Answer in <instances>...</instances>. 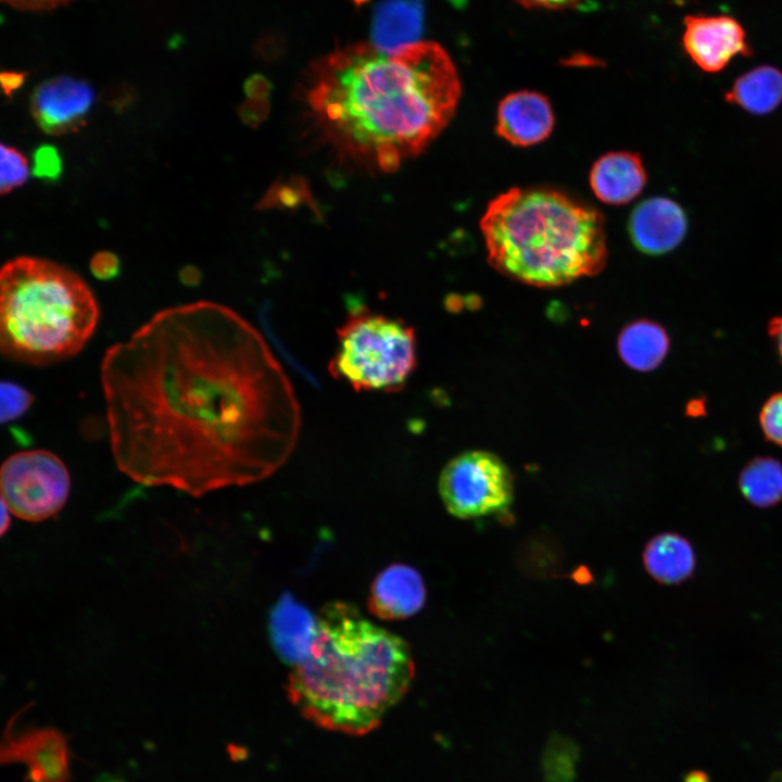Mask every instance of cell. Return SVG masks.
<instances>
[{"instance_id":"6da1fadb","label":"cell","mask_w":782,"mask_h":782,"mask_svg":"<svg viewBox=\"0 0 782 782\" xmlns=\"http://www.w3.org/2000/svg\"><path fill=\"white\" fill-rule=\"evenodd\" d=\"M111 452L137 483L191 496L263 480L291 456L301 411L261 333L228 306L155 313L100 365Z\"/></svg>"},{"instance_id":"7a4b0ae2","label":"cell","mask_w":782,"mask_h":782,"mask_svg":"<svg viewBox=\"0 0 782 782\" xmlns=\"http://www.w3.org/2000/svg\"><path fill=\"white\" fill-rule=\"evenodd\" d=\"M302 90L314 125L341 156L392 173L447 125L461 85L438 43L386 54L357 42L313 61Z\"/></svg>"},{"instance_id":"3957f363","label":"cell","mask_w":782,"mask_h":782,"mask_svg":"<svg viewBox=\"0 0 782 782\" xmlns=\"http://www.w3.org/2000/svg\"><path fill=\"white\" fill-rule=\"evenodd\" d=\"M414 677L406 641L355 606L331 602L316 615L310 653L292 667L287 694L317 727L360 736L378 728Z\"/></svg>"},{"instance_id":"277c9868","label":"cell","mask_w":782,"mask_h":782,"mask_svg":"<svg viewBox=\"0 0 782 782\" xmlns=\"http://www.w3.org/2000/svg\"><path fill=\"white\" fill-rule=\"evenodd\" d=\"M480 229L490 265L534 287H559L596 275L607 261L602 214L552 188L501 193L489 203Z\"/></svg>"},{"instance_id":"5b68a950","label":"cell","mask_w":782,"mask_h":782,"mask_svg":"<svg viewBox=\"0 0 782 782\" xmlns=\"http://www.w3.org/2000/svg\"><path fill=\"white\" fill-rule=\"evenodd\" d=\"M99 307L72 269L20 256L0 273V351L15 363L46 366L67 360L96 330Z\"/></svg>"},{"instance_id":"8992f818","label":"cell","mask_w":782,"mask_h":782,"mask_svg":"<svg viewBox=\"0 0 782 782\" xmlns=\"http://www.w3.org/2000/svg\"><path fill=\"white\" fill-rule=\"evenodd\" d=\"M349 304L337 329L330 374L356 391H400L417 365L414 328L363 303Z\"/></svg>"},{"instance_id":"52a82bcc","label":"cell","mask_w":782,"mask_h":782,"mask_svg":"<svg viewBox=\"0 0 782 782\" xmlns=\"http://www.w3.org/2000/svg\"><path fill=\"white\" fill-rule=\"evenodd\" d=\"M1 500L22 520L39 522L54 517L65 505L71 478L66 466L47 450L22 451L1 466Z\"/></svg>"},{"instance_id":"ba28073f","label":"cell","mask_w":782,"mask_h":782,"mask_svg":"<svg viewBox=\"0 0 782 782\" xmlns=\"http://www.w3.org/2000/svg\"><path fill=\"white\" fill-rule=\"evenodd\" d=\"M447 512L462 519L505 512L513 502V476L505 463L485 451H469L452 458L438 483Z\"/></svg>"},{"instance_id":"9c48e42d","label":"cell","mask_w":782,"mask_h":782,"mask_svg":"<svg viewBox=\"0 0 782 782\" xmlns=\"http://www.w3.org/2000/svg\"><path fill=\"white\" fill-rule=\"evenodd\" d=\"M14 714L7 722L0 742L1 765L26 767V782H70L71 759L68 737L52 727L15 729Z\"/></svg>"},{"instance_id":"30bf717a","label":"cell","mask_w":782,"mask_h":782,"mask_svg":"<svg viewBox=\"0 0 782 782\" xmlns=\"http://www.w3.org/2000/svg\"><path fill=\"white\" fill-rule=\"evenodd\" d=\"M92 86L68 75L40 83L31 94L30 109L35 122L49 135L77 130L94 102Z\"/></svg>"},{"instance_id":"8fae6325","label":"cell","mask_w":782,"mask_h":782,"mask_svg":"<svg viewBox=\"0 0 782 782\" xmlns=\"http://www.w3.org/2000/svg\"><path fill=\"white\" fill-rule=\"evenodd\" d=\"M684 49L705 72L723 70L734 55L752 54L743 27L730 16L689 15L684 18Z\"/></svg>"},{"instance_id":"7c38bea8","label":"cell","mask_w":782,"mask_h":782,"mask_svg":"<svg viewBox=\"0 0 782 782\" xmlns=\"http://www.w3.org/2000/svg\"><path fill=\"white\" fill-rule=\"evenodd\" d=\"M688 216L672 199L655 197L641 202L631 213L628 230L635 248L660 255L676 249L688 231Z\"/></svg>"},{"instance_id":"4fadbf2b","label":"cell","mask_w":782,"mask_h":782,"mask_svg":"<svg viewBox=\"0 0 782 782\" xmlns=\"http://www.w3.org/2000/svg\"><path fill=\"white\" fill-rule=\"evenodd\" d=\"M553 125L551 103L541 93L516 91L499 104L496 133L514 146L528 147L545 140Z\"/></svg>"},{"instance_id":"5bb4252c","label":"cell","mask_w":782,"mask_h":782,"mask_svg":"<svg viewBox=\"0 0 782 782\" xmlns=\"http://www.w3.org/2000/svg\"><path fill=\"white\" fill-rule=\"evenodd\" d=\"M426 602L420 573L405 564L386 567L374 579L368 609L382 620H401L417 614Z\"/></svg>"},{"instance_id":"9a60e30c","label":"cell","mask_w":782,"mask_h":782,"mask_svg":"<svg viewBox=\"0 0 782 782\" xmlns=\"http://www.w3.org/2000/svg\"><path fill=\"white\" fill-rule=\"evenodd\" d=\"M424 0H380L374 9L371 45L386 54L420 42L424 33Z\"/></svg>"},{"instance_id":"2e32d148","label":"cell","mask_w":782,"mask_h":782,"mask_svg":"<svg viewBox=\"0 0 782 782\" xmlns=\"http://www.w3.org/2000/svg\"><path fill=\"white\" fill-rule=\"evenodd\" d=\"M647 176L638 154L618 151L601 156L590 172V186L598 200L626 204L644 189Z\"/></svg>"},{"instance_id":"e0dca14e","label":"cell","mask_w":782,"mask_h":782,"mask_svg":"<svg viewBox=\"0 0 782 782\" xmlns=\"http://www.w3.org/2000/svg\"><path fill=\"white\" fill-rule=\"evenodd\" d=\"M316 631V616L286 594L269 617L272 643L279 657L292 667L310 653Z\"/></svg>"},{"instance_id":"ac0fdd59","label":"cell","mask_w":782,"mask_h":782,"mask_svg":"<svg viewBox=\"0 0 782 782\" xmlns=\"http://www.w3.org/2000/svg\"><path fill=\"white\" fill-rule=\"evenodd\" d=\"M643 563L647 572L664 584H678L689 579L695 569L694 550L684 537L665 532L654 537L645 546Z\"/></svg>"},{"instance_id":"d6986e66","label":"cell","mask_w":782,"mask_h":782,"mask_svg":"<svg viewBox=\"0 0 782 782\" xmlns=\"http://www.w3.org/2000/svg\"><path fill=\"white\" fill-rule=\"evenodd\" d=\"M724 98L755 115L771 113L782 102V72L769 65L755 67L737 77Z\"/></svg>"},{"instance_id":"ffe728a7","label":"cell","mask_w":782,"mask_h":782,"mask_svg":"<svg viewBox=\"0 0 782 782\" xmlns=\"http://www.w3.org/2000/svg\"><path fill=\"white\" fill-rule=\"evenodd\" d=\"M618 352L622 361L639 371L656 368L669 350V337L657 323L646 319L627 325L618 337Z\"/></svg>"},{"instance_id":"44dd1931","label":"cell","mask_w":782,"mask_h":782,"mask_svg":"<svg viewBox=\"0 0 782 782\" xmlns=\"http://www.w3.org/2000/svg\"><path fill=\"white\" fill-rule=\"evenodd\" d=\"M739 485L751 504L771 507L782 501V464L773 457H756L742 469Z\"/></svg>"},{"instance_id":"7402d4cb","label":"cell","mask_w":782,"mask_h":782,"mask_svg":"<svg viewBox=\"0 0 782 782\" xmlns=\"http://www.w3.org/2000/svg\"><path fill=\"white\" fill-rule=\"evenodd\" d=\"M34 401V395L22 384L2 380L0 384L1 422L7 424L22 417L29 411Z\"/></svg>"},{"instance_id":"603a6c76","label":"cell","mask_w":782,"mask_h":782,"mask_svg":"<svg viewBox=\"0 0 782 782\" xmlns=\"http://www.w3.org/2000/svg\"><path fill=\"white\" fill-rule=\"evenodd\" d=\"M0 151V191L5 194L24 185L29 172L26 157L17 149L2 143Z\"/></svg>"},{"instance_id":"cb8c5ba5","label":"cell","mask_w":782,"mask_h":782,"mask_svg":"<svg viewBox=\"0 0 782 782\" xmlns=\"http://www.w3.org/2000/svg\"><path fill=\"white\" fill-rule=\"evenodd\" d=\"M33 175L46 181H56L63 172V162L56 147L42 143L33 153Z\"/></svg>"},{"instance_id":"d4e9b609","label":"cell","mask_w":782,"mask_h":782,"mask_svg":"<svg viewBox=\"0 0 782 782\" xmlns=\"http://www.w3.org/2000/svg\"><path fill=\"white\" fill-rule=\"evenodd\" d=\"M759 421L766 439L782 447V392L772 394L766 401Z\"/></svg>"},{"instance_id":"484cf974","label":"cell","mask_w":782,"mask_h":782,"mask_svg":"<svg viewBox=\"0 0 782 782\" xmlns=\"http://www.w3.org/2000/svg\"><path fill=\"white\" fill-rule=\"evenodd\" d=\"M90 272L100 280L114 279L121 273L119 258L110 251L97 252L90 260Z\"/></svg>"},{"instance_id":"4316f807","label":"cell","mask_w":782,"mask_h":782,"mask_svg":"<svg viewBox=\"0 0 782 782\" xmlns=\"http://www.w3.org/2000/svg\"><path fill=\"white\" fill-rule=\"evenodd\" d=\"M269 112V103L267 100L247 99L238 108V114L241 121L251 126L255 127L258 125Z\"/></svg>"},{"instance_id":"83f0119b","label":"cell","mask_w":782,"mask_h":782,"mask_svg":"<svg viewBox=\"0 0 782 782\" xmlns=\"http://www.w3.org/2000/svg\"><path fill=\"white\" fill-rule=\"evenodd\" d=\"M243 90L249 99L267 100L272 84L264 75L253 74L245 79Z\"/></svg>"},{"instance_id":"f1b7e54d","label":"cell","mask_w":782,"mask_h":782,"mask_svg":"<svg viewBox=\"0 0 782 782\" xmlns=\"http://www.w3.org/2000/svg\"><path fill=\"white\" fill-rule=\"evenodd\" d=\"M8 5L23 11L42 12L58 9L72 0H1Z\"/></svg>"},{"instance_id":"f546056e","label":"cell","mask_w":782,"mask_h":782,"mask_svg":"<svg viewBox=\"0 0 782 782\" xmlns=\"http://www.w3.org/2000/svg\"><path fill=\"white\" fill-rule=\"evenodd\" d=\"M282 41L277 35H267L260 38L255 52L263 60L277 58L281 52Z\"/></svg>"},{"instance_id":"4dcf8cb0","label":"cell","mask_w":782,"mask_h":782,"mask_svg":"<svg viewBox=\"0 0 782 782\" xmlns=\"http://www.w3.org/2000/svg\"><path fill=\"white\" fill-rule=\"evenodd\" d=\"M27 74L25 72L8 71L2 72L0 81L2 90L7 97H11L25 81Z\"/></svg>"},{"instance_id":"1f68e13d","label":"cell","mask_w":782,"mask_h":782,"mask_svg":"<svg viewBox=\"0 0 782 782\" xmlns=\"http://www.w3.org/2000/svg\"><path fill=\"white\" fill-rule=\"evenodd\" d=\"M530 8L562 9L575 4L578 0H519Z\"/></svg>"},{"instance_id":"d6a6232c","label":"cell","mask_w":782,"mask_h":782,"mask_svg":"<svg viewBox=\"0 0 782 782\" xmlns=\"http://www.w3.org/2000/svg\"><path fill=\"white\" fill-rule=\"evenodd\" d=\"M201 278V270L193 265H186L179 270V279L186 286H197Z\"/></svg>"},{"instance_id":"836d02e7","label":"cell","mask_w":782,"mask_h":782,"mask_svg":"<svg viewBox=\"0 0 782 782\" xmlns=\"http://www.w3.org/2000/svg\"><path fill=\"white\" fill-rule=\"evenodd\" d=\"M768 331L777 345L782 361V316H777L770 320Z\"/></svg>"},{"instance_id":"e575fe53","label":"cell","mask_w":782,"mask_h":782,"mask_svg":"<svg viewBox=\"0 0 782 782\" xmlns=\"http://www.w3.org/2000/svg\"><path fill=\"white\" fill-rule=\"evenodd\" d=\"M705 411V402L703 400H693L688 404L686 413L690 416L703 415Z\"/></svg>"},{"instance_id":"d590c367","label":"cell","mask_w":782,"mask_h":782,"mask_svg":"<svg viewBox=\"0 0 782 782\" xmlns=\"http://www.w3.org/2000/svg\"><path fill=\"white\" fill-rule=\"evenodd\" d=\"M11 512L7 504L1 500V534H4L9 530L11 524Z\"/></svg>"},{"instance_id":"8d00e7d4","label":"cell","mask_w":782,"mask_h":782,"mask_svg":"<svg viewBox=\"0 0 782 782\" xmlns=\"http://www.w3.org/2000/svg\"><path fill=\"white\" fill-rule=\"evenodd\" d=\"M685 782H709V779L705 772L694 770L686 774Z\"/></svg>"},{"instance_id":"74e56055","label":"cell","mask_w":782,"mask_h":782,"mask_svg":"<svg viewBox=\"0 0 782 782\" xmlns=\"http://www.w3.org/2000/svg\"><path fill=\"white\" fill-rule=\"evenodd\" d=\"M768 782H782V773H777L770 778Z\"/></svg>"},{"instance_id":"f35d334b","label":"cell","mask_w":782,"mask_h":782,"mask_svg":"<svg viewBox=\"0 0 782 782\" xmlns=\"http://www.w3.org/2000/svg\"><path fill=\"white\" fill-rule=\"evenodd\" d=\"M352 1H353L356 5H361V4L365 3V2H367L368 0H352Z\"/></svg>"}]
</instances>
